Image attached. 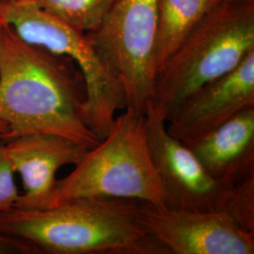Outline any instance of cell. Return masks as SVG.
Returning <instances> with one entry per match:
<instances>
[{"label": "cell", "mask_w": 254, "mask_h": 254, "mask_svg": "<svg viewBox=\"0 0 254 254\" xmlns=\"http://www.w3.org/2000/svg\"><path fill=\"white\" fill-rule=\"evenodd\" d=\"M86 83L72 59L28 45L2 23L0 121L8 131L0 138L53 134L91 150L101 138L86 124Z\"/></svg>", "instance_id": "cell-1"}, {"label": "cell", "mask_w": 254, "mask_h": 254, "mask_svg": "<svg viewBox=\"0 0 254 254\" xmlns=\"http://www.w3.org/2000/svg\"><path fill=\"white\" fill-rule=\"evenodd\" d=\"M139 200L74 198L44 209L0 214V236L32 254H167L141 226Z\"/></svg>", "instance_id": "cell-2"}, {"label": "cell", "mask_w": 254, "mask_h": 254, "mask_svg": "<svg viewBox=\"0 0 254 254\" xmlns=\"http://www.w3.org/2000/svg\"><path fill=\"white\" fill-rule=\"evenodd\" d=\"M253 51L254 0L219 3L156 73L150 103L167 123L186 97L236 69Z\"/></svg>", "instance_id": "cell-3"}, {"label": "cell", "mask_w": 254, "mask_h": 254, "mask_svg": "<svg viewBox=\"0 0 254 254\" xmlns=\"http://www.w3.org/2000/svg\"><path fill=\"white\" fill-rule=\"evenodd\" d=\"M124 110L109 134L87 151L72 173L57 181L48 207L74 198L130 199L166 206L148 145L145 114Z\"/></svg>", "instance_id": "cell-4"}, {"label": "cell", "mask_w": 254, "mask_h": 254, "mask_svg": "<svg viewBox=\"0 0 254 254\" xmlns=\"http://www.w3.org/2000/svg\"><path fill=\"white\" fill-rule=\"evenodd\" d=\"M0 21L28 45L73 60L87 87L86 124L101 139L107 136L117 113L127 109V102L120 83L88 34L29 3L0 4Z\"/></svg>", "instance_id": "cell-5"}, {"label": "cell", "mask_w": 254, "mask_h": 254, "mask_svg": "<svg viewBox=\"0 0 254 254\" xmlns=\"http://www.w3.org/2000/svg\"><path fill=\"white\" fill-rule=\"evenodd\" d=\"M159 1L115 0L100 27L87 33L120 83L127 108L140 114L154 92Z\"/></svg>", "instance_id": "cell-6"}, {"label": "cell", "mask_w": 254, "mask_h": 254, "mask_svg": "<svg viewBox=\"0 0 254 254\" xmlns=\"http://www.w3.org/2000/svg\"><path fill=\"white\" fill-rule=\"evenodd\" d=\"M166 121L149 103L145 112L150 154L169 208L224 212L230 216L236 186L214 179L181 140L172 136Z\"/></svg>", "instance_id": "cell-7"}, {"label": "cell", "mask_w": 254, "mask_h": 254, "mask_svg": "<svg viewBox=\"0 0 254 254\" xmlns=\"http://www.w3.org/2000/svg\"><path fill=\"white\" fill-rule=\"evenodd\" d=\"M139 222L167 254H254V234L224 212H196L139 200Z\"/></svg>", "instance_id": "cell-8"}, {"label": "cell", "mask_w": 254, "mask_h": 254, "mask_svg": "<svg viewBox=\"0 0 254 254\" xmlns=\"http://www.w3.org/2000/svg\"><path fill=\"white\" fill-rule=\"evenodd\" d=\"M254 107V51L236 69L186 97L167 123L183 142L215 130L242 110Z\"/></svg>", "instance_id": "cell-9"}, {"label": "cell", "mask_w": 254, "mask_h": 254, "mask_svg": "<svg viewBox=\"0 0 254 254\" xmlns=\"http://www.w3.org/2000/svg\"><path fill=\"white\" fill-rule=\"evenodd\" d=\"M5 148L25 190L15 205L19 209L48 207L58 171L66 165H76L88 151L70 138L45 133L16 136L5 141Z\"/></svg>", "instance_id": "cell-10"}, {"label": "cell", "mask_w": 254, "mask_h": 254, "mask_svg": "<svg viewBox=\"0 0 254 254\" xmlns=\"http://www.w3.org/2000/svg\"><path fill=\"white\" fill-rule=\"evenodd\" d=\"M183 143L217 181L234 187L254 177V107Z\"/></svg>", "instance_id": "cell-11"}, {"label": "cell", "mask_w": 254, "mask_h": 254, "mask_svg": "<svg viewBox=\"0 0 254 254\" xmlns=\"http://www.w3.org/2000/svg\"><path fill=\"white\" fill-rule=\"evenodd\" d=\"M221 0H160L155 39L156 73L191 30Z\"/></svg>", "instance_id": "cell-12"}, {"label": "cell", "mask_w": 254, "mask_h": 254, "mask_svg": "<svg viewBox=\"0 0 254 254\" xmlns=\"http://www.w3.org/2000/svg\"><path fill=\"white\" fill-rule=\"evenodd\" d=\"M114 2L115 0H33L29 4L45 9L80 32L90 33L100 27Z\"/></svg>", "instance_id": "cell-13"}, {"label": "cell", "mask_w": 254, "mask_h": 254, "mask_svg": "<svg viewBox=\"0 0 254 254\" xmlns=\"http://www.w3.org/2000/svg\"><path fill=\"white\" fill-rule=\"evenodd\" d=\"M230 216L239 226L254 234V177L236 185Z\"/></svg>", "instance_id": "cell-14"}, {"label": "cell", "mask_w": 254, "mask_h": 254, "mask_svg": "<svg viewBox=\"0 0 254 254\" xmlns=\"http://www.w3.org/2000/svg\"><path fill=\"white\" fill-rule=\"evenodd\" d=\"M14 170L6 153L5 141L0 138V214L15 208L19 192Z\"/></svg>", "instance_id": "cell-15"}, {"label": "cell", "mask_w": 254, "mask_h": 254, "mask_svg": "<svg viewBox=\"0 0 254 254\" xmlns=\"http://www.w3.org/2000/svg\"><path fill=\"white\" fill-rule=\"evenodd\" d=\"M0 254H32L30 249L18 239L0 236Z\"/></svg>", "instance_id": "cell-16"}, {"label": "cell", "mask_w": 254, "mask_h": 254, "mask_svg": "<svg viewBox=\"0 0 254 254\" xmlns=\"http://www.w3.org/2000/svg\"><path fill=\"white\" fill-rule=\"evenodd\" d=\"M33 0H0L1 5H15V4H24L30 3Z\"/></svg>", "instance_id": "cell-17"}, {"label": "cell", "mask_w": 254, "mask_h": 254, "mask_svg": "<svg viewBox=\"0 0 254 254\" xmlns=\"http://www.w3.org/2000/svg\"><path fill=\"white\" fill-rule=\"evenodd\" d=\"M8 131V126L6 123L0 121V136L4 135Z\"/></svg>", "instance_id": "cell-18"}, {"label": "cell", "mask_w": 254, "mask_h": 254, "mask_svg": "<svg viewBox=\"0 0 254 254\" xmlns=\"http://www.w3.org/2000/svg\"><path fill=\"white\" fill-rule=\"evenodd\" d=\"M222 2H240V1H248V0H221Z\"/></svg>", "instance_id": "cell-19"}, {"label": "cell", "mask_w": 254, "mask_h": 254, "mask_svg": "<svg viewBox=\"0 0 254 254\" xmlns=\"http://www.w3.org/2000/svg\"><path fill=\"white\" fill-rule=\"evenodd\" d=\"M1 25H2V23L0 22V36H1Z\"/></svg>", "instance_id": "cell-20"}]
</instances>
